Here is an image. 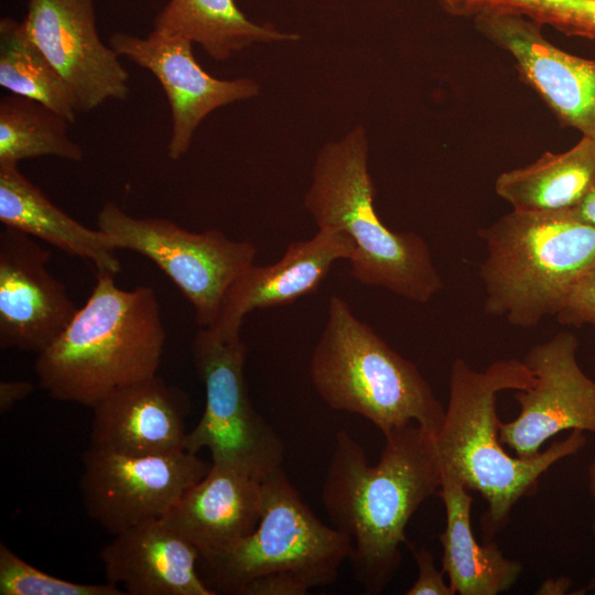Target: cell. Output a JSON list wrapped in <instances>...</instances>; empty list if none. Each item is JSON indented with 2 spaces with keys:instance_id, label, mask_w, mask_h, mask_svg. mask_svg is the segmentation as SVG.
Here are the masks:
<instances>
[{
  "instance_id": "3957f363",
  "label": "cell",
  "mask_w": 595,
  "mask_h": 595,
  "mask_svg": "<svg viewBox=\"0 0 595 595\" xmlns=\"http://www.w3.org/2000/svg\"><path fill=\"white\" fill-rule=\"evenodd\" d=\"M166 333L153 288H119L96 272L86 303L36 356L39 386L58 401L94 408L111 392L156 375Z\"/></svg>"
},
{
  "instance_id": "8992f818",
  "label": "cell",
  "mask_w": 595,
  "mask_h": 595,
  "mask_svg": "<svg viewBox=\"0 0 595 595\" xmlns=\"http://www.w3.org/2000/svg\"><path fill=\"white\" fill-rule=\"evenodd\" d=\"M310 375L329 408L364 416L383 435L409 423L437 433L444 420L445 408L419 369L339 296L328 299Z\"/></svg>"
},
{
  "instance_id": "ffe728a7",
  "label": "cell",
  "mask_w": 595,
  "mask_h": 595,
  "mask_svg": "<svg viewBox=\"0 0 595 595\" xmlns=\"http://www.w3.org/2000/svg\"><path fill=\"white\" fill-rule=\"evenodd\" d=\"M0 221L90 262L96 272L121 271L117 249L100 229L78 223L30 182L15 166H0Z\"/></svg>"
},
{
  "instance_id": "5bb4252c",
  "label": "cell",
  "mask_w": 595,
  "mask_h": 595,
  "mask_svg": "<svg viewBox=\"0 0 595 595\" xmlns=\"http://www.w3.org/2000/svg\"><path fill=\"white\" fill-rule=\"evenodd\" d=\"M474 19L480 33L511 54L563 125L595 138V58L562 51L542 35L540 23L520 14L493 12Z\"/></svg>"
},
{
  "instance_id": "d4e9b609",
  "label": "cell",
  "mask_w": 595,
  "mask_h": 595,
  "mask_svg": "<svg viewBox=\"0 0 595 595\" xmlns=\"http://www.w3.org/2000/svg\"><path fill=\"white\" fill-rule=\"evenodd\" d=\"M64 116L31 98L10 94L0 99V166L25 159L56 156L82 161L84 152L68 133Z\"/></svg>"
},
{
  "instance_id": "277c9868",
  "label": "cell",
  "mask_w": 595,
  "mask_h": 595,
  "mask_svg": "<svg viewBox=\"0 0 595 595\" xmlns=\"http://www.w3.org/2000/svg\"><path fill=\"white\" fill-rule=\"evenodd\" d=\"M361 128L318 153L304 206L318 228L345 234L354 244L351 275L361 284L383 288L426 303L443 288L426 241L414 232H394L378 217Z\"/></svg>"
},
{
  "instance_id": "f546056e",
  "label": "cell",
  "mask_w": 595,
  "mask_h": 595,
  "mask_svg": "<svg viewBox=\"0 0 595 595\" xmlns=\"http://www.w3.org/2000/svg\"><path fill=\"white\" fill-rule=\"evenodd\" d=\"M571 209L576 217L595 229V180L583 198Z\"/></svg>"
},
{
  "instance_id": "4dcf8cb0",
  "label": "cell",
  "mask_w": 595,
  "mask_h": 595,
  "mask_svg": "<svg viewBox=\"0 0 595 595\" xmlns=\"http://www.w3.org/2000/svg\"><path fill=\"white\" fill-rule=\"evenodd\" d=\"M573 582L567 576L548 578L541 583L536 591L537 595H565L569 593Z\"/></svg>"
},
{
  "instance_id": "44dd1931",
  "label": "cell",
  "mask_w": 595,
  "mask_h": 595,
  "mask_svg": "<svg viewBox=\"0 0 595 595\" xmlns=\"http://www.w3.org/2000/svg\"><path fill=\"white\" fill-rule=\"evenodd\" d=\"M443 500L446 526L439 541L443 548L442 571L458 595H497L518 581L522 565L504 555L498 544L478 543L470 526L473 496L451 473L442 469L437 491Z\"/></svg>"
},
{
  "instance_id": "f1b7e54d",
  "label": "cell",
  "mask_w": 595,
  "mask_h": 595,
  "mask_svg": "<svg viewBox=\"0 0 595 595\" xmlns=\"http://www.w3.org/2000/svg\"><path fill=\"white\" fill-rule=\"evenodd\" d=\"M33 385L25 380L0 381V413L10 411L33 392Z\"/></svg>"
},
{
  "instance_id": "5b68a950",
  "label": "cell",
  "mask_w": 595,
  "mask_h": 595,
  "mask_svg": "<svg viewBox=\"0 0 595 595\" xmlns=\"http://www.w3.org/2000/svg\"><path fill=\"white\" fill-rule=\"evenodd\" d=\"M478 236L487 252L479 268L485 312L521 328L555 316L595 262V229L572 209H512Z\"/></svg>"
},
{
  "instance_id": "52a82bcc",
  "label": "cell",
  "mask_w": 595,
  "mask_h": 595,
  "mask_svg": "<svg viewBox=\"0 0 595 595\" xmlns=\"http://www.w3.org/2000/svg\"><path fill=\"white\" fill-rule=\"evenodd\" d=\"M349 554L346 536L321 521L281 467L263 479L256 529L225 549L201 553L197 567L216 595H241L249 583L274 575L290 578L305 595L332 584Z\"/></svg>"
},
{
  "instance_id": "e0dca14e",
  "label": "cell",
  "mask_w": 595,
  "mask_h": 595,
  "mask_svg": "<svg viewBox=\"0 0 595 595\" xmlns=\"http://www.w3.org/2000/svg\"><path fill=\"white\" fill-rule=\"evenodd\" d=\"M355 247L345 234L318 228L310 239L291 242L269 266L248 267L224 295L212 328L224 337L240 336L245 316L258 309L289 304L315 291L338 260H350Z\"/></svg>"
},
{
  "instance_id": "cb8c5ba5",
  "label": "cell",
  "mask_w": 595,
  "mask_h": 595,
  "mask_svg": "<svg viewBox=\"0 0 595 595\" xmlns=\"http://www.w3.org/2000/svg\"><path fill=\"white\" fill-rule=\"evenodd\" d=\"M0 85L46 105L71 123L79 113L72 90L32 40L23 20H0Z\"/></svg>"
},
{
  "instance_id": "30bf717a",
  "label": "cell",
  "mask_w": 595,
  "mask_h": 595,
  "mask_svg": "<svg viewBox=\"0 0 595 595\" xmlns=\"http://www.w3.org/2000/svg\"><path fill=\"white\" fill-rule=\"evenodd\" d=\"M79 491L86 513L112 534L161 519L210 465L186 450L126 455L88 447Z\"/></svg>"
},
{
  "instance_id": "484cf974",
  "label": "cell",
  "mask_w": 595,
  "mask_h": 595,
  "mask_svg": "<svg viewBox=\"0 0 595 595\" xmlns=\"http://www.w3.org/2000/svg\"><path fill=\"white\" fill-rule=\"evenodd\" d=\"M118 585L78 583L45 573L0 543V595H125Z\"/></svg>"
},
{
  "instance_id": "7a4b0ae2",
  "label": "cell",
  "mask_w": 595,
  "mask_h": 595,
  "mask_svg": "<svg viewBox=\"0 0 595 595\" xmlns=\"http://www.w3.org/2000/svg\"><path fill=\"white\" fill-rule=\"evenodd\" d=\"M534 381L533 371L517 358L496 360L482 371L461 358L451 367L437 451L442 469L485 499L487 509L480 523L486 541L505 528L517 501L537 490L540 477L552 465L587 442L583 431L572 430L531 457L511 456L504 450L498 436L497 393L527 390Z\"/></svg>"
},
{
  "instance_id": "ba28073f",
  "label": "cell",
  "mask_w": 595,
  "mask_h": 595,
  "mask_svg": "<svg viewBox=\"0 0 595 595\" xmlns=\"http://www.w3.org/2000/svg\"><path fill=\"white\" fill-rule=\"evenodd\" d=\"M191 354L204 385L205 408L187 433L185 450L197 454L207 448L212 464L263 480L282 467L284 446L250 400L245 342L240 336L224 337L209 327H198Z\"/></svg>"
},
{
  "instance_id": "9c48e42d",
  "label": "cell",
  "mask_w": 595,
  "mask_h": 595,
  "mask_svg": "<svg viewBox=\"0 0 595 595\" xmlns=\"http://www.w3.org/2000/svg\"><path fill=\"white\" fill-rule=\"evenodd\" d=\"M97 228L117 250L155 263L192 304L198 327L214 325L227 290L257 255L252 244L219 230L193 232L166 218L131 216L110 202L98 212Z\"/></svg>"
},
{
  "instance_id": "4fadbf2b",
  "label": "cell",
  "mask_w": 595,
  "mask_h": 595,
  "mask_svg": "<svg viewBox=\"0 0 595 595\" xmlns=\"http://www.w3.org/2000/svg\"><path fill=\"white\" fill-rule=\"evenodd\" d=\"M51 251L19 230L0 232V348L31 351L48 347L78 307L47 269Z\"/></svg>"
},
{
  "instance_id": "83f0119b",
  "label": "cell",
  "mask_w": 595,
  "mask_h": 595,
  "mask_svg": "<svg viewBox=\"0 0 595 595\" xmlns=\"http://www.w3.org/2000/svg\"><path fill=\"white\" fill-rule=\"evenodd\" d=\"M418 566L415 582L405 591V595H455L446 584L443 571H439L433 554L425 548H415L407 542Z\"/></svg>"
},
{
  "instance_id": "6da1fadb",
  "label": "cell",
  "mask_w": 595,
  "mask_h": 595,
  "mask_svg": "<svg viewBox=\"0 0 595 595\" xmlns=\"http://www.w3.org/2000/svg\"><path fill=\"white\" fill-rule=\"evenodd\" d=\"M379 462L337 431L321 490L332 526L349 540L356 581L365 594H380L401 563L405 528L419 507L442 485L436 433L418 423L389 432Z\"/></svg>"
},
{
  "instance_id": "ac0fdd59",
  "label": "cell",
  "mask_w": 595,
  "mask_h": 595,
  "mask_svg": "<svg viewBox=\"0 0 595 595\" xmlns=\"http://www.w3.org/2000/svg\"><path fill=\"white\" fill-rule=\"evenodd\" d=\"M100 551L106 581L128 595H216L199 575V551L162 519L134 524Z\"/></svg>"
},
{
  "instance_id": "d6986e66",
  "label": "cell",
  "mask_w": 595,
  "mask_h": 595,
  "mask_svg": "<svg viewBox=\"0 0 595 595\" xmlns=\"http://www.w3.org/2000/svg\"><path fill=\"white\" fill-rule=\"evenodd\" d=\"M262 500V479L212 464L161 519L199 554L208 553L248 537L259 522Z\"/></svg>"
},
{
  "instance_id": "2e32d148",
  "label": "cell",
  "mask_w": 595,
  "mask_h": 595,
  "mask_svg": "<svg viewBox=\"0 0 595 595\" xmlns=\"http://www.w3.org/2000/svg\"><path fill=\"white\" fill-rule=\"evenodd\" d=\"M187 393L158 375L122 387L93 408L89 446L126 455L185 450Z\"/></svg>"
},
{
  "instance_id": "1f68e13d",
  "label": "cell",
  "mask_w": 595,
  "mask_h": 595,
  "mask_svg": "<svg viewBox=\"0 0 595 595\" xmlns=\"http://www.w3.org/2000/svg\"><path fill=\"white\" fill-rule=\"evenodd\" d=\"M587 480H588V490L592 496L593 502H594V513H593V521H592V532L595 540V457L589 463L587 468ZM589 593L595 595V575L589 581V583L583 588V592L581 594Z\"/></svg>"
},
{
  "instance_id": "7c38bea8",
  "label": "cell",
  "mask_w": 595,
  "mask_h": 595,
  "mask_svg": "<svg viewBox=\"0 0 595 595\" xmlns=\"http://www.w3.org/2000/svg\"><path fill=\"white\" fill-rule=\"evenodd\" d=\"M23 21L72 90L79 112L128 97L129 75L99 39L94 0H28Z\"/></svg>"
},
{
  "instance_id": "4316f807",
  "label": "cell",
  "mask_w": 595,
  "mask_h": 595,
  "mask_svg": "<svg viewBox=\"0 0 595 595\" xmlns=\"http://www.w3.org/2000/svg\"><path fill=\"white\" fill-rule=\"evenodd\" d=\"M555 317L562 325L595 329V262L572 286Z\"/></svg>"
},
{
  "instance_id": "9a60e30c",
  "label": "cell",
  "mask_w": 595,
  "mask_h": 595,
  "mask_svg": "<svg viewBox=\"0 0 595 595\" xmlns=\"http://www.w3.org/2000/svg\"><path fill=\"white\" fill-rule=\"evenodd\" d=\"M109 46L150 71L165 91L172 116L169 156L181 159L188 150L201 121L218 107L258 93L248 78L223 80L196 62L192 42L153 30L147 37L127 33L110 36Z\"/></svg>"
},
{
  "instance_id": "8fae6325",
  "label": "cell",
  "mask_w": 595,
  "mask_h": 595,
  "mask_svg": "<svg viewBox=\"0 0 595 595\" xmlns=\"http://www.w3.org/2000/svg\"><path fill=\"white\" fill-rule=\"evenodd\" d=\"M578 340L569 332L534 345L523 357L536 381L515 394L516 419L498 421V436L518 457H531L566 430L595 433V381L580 367Z\"/></svg>"
},
{
  "instance_id": "7402d4cb",
  "label": "cell",
  "mask_w": 595,
  "mask_h": 595,
  "mask_svg": "<svg viewBox=\"0 0 595 595\" xmlns=\"http://www.w3.org/2000/svg\"><path fill=\"white\" fill-rule=\"evenodd\" d=\"M595 180V138L582 139L567 151L544 153L536 162L501 173L499 197L522 212L571 209Z\"/></svg>"
},
{
  "instance_id": "603a6c76",
  "label": "cell",
  "mask_w": 595,
  "mask_h": 595,
  "mask_svg": "<svg viewBox=\"0 0 595 595\" xmlns=\"http://www.w3.org/2000/svg\"><path fill=\"white\" fill-rule=\"evenodd\" d=\"M153 25L155 31L201 44L217 61L256 42L298 39L249 21L235 0H169Z\"/></svg>"
}]
</instances>
